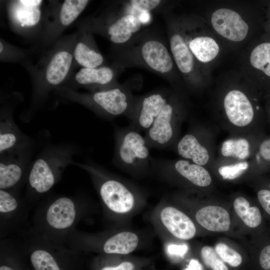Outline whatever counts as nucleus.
Masks as SVG:
<instances>
[{
  "label": "nucleus",
  "mask_w": 270,
  "mask_h": 270,
  "mask_svg": "<svg viewBox=\"0 0 270 270\" xmlns=\"http://www.w3.org/2000/svg\"><path fill=\"white\" fill-rule=\"evenodd\" d=\"M76 32L60 38L38 62L28 68L32 76L34 98L41 100L66 82L74 66L73 52Z\"/></svg>",
  "instance_id": "f257e3e1"
},
{
  "label": "nucleus",
  "mask_w": 270,
  "mask_h": 270,
  "mask_svg": "<svg viewBox=\"0 0 270 270\" xmlns=\"http://www.w3.org/2000/svg\"><path fill=\"white\" fill-rule=\"evenodd\" d=\"M114 163L134 174H142L150 170L149 147L144 136L128 126L115 130Z\"/></svg>",
  "instance_id": "f03ea898"
},
{
  "label": "nucleus",
  "mask_w": 270,
  "mask_h": 270,
  "mask_svg": "<svg viewBox=\"0 0 270 270\" xmlns=\"http://www.w3.org/2000/svg\"><path fill=\"white\" fill-rule=\"evenodd\" d=\"M57 90L60 91L67 98L110 117L126 115L130 118L136 106L130 94L118 88L100 90L91 94H80L62 86Z\"/></svg>",
  "instance_id": "7ed1b4c3"
},
{
  "label": "nucleus",
  "mask_w": 270,
  "mask_h": 270,
  "mask_svg": "<svg viewBox=\"0 0 270 270\" xmlns=\"http://www.w3.org/2000/svg\"><path fill=\"white\" fill-rule=\"evenodd\" d=\"M88 0H65L52 2L46 9L44 24L40 38L45 48L50 46L72 24L86 7Z\"/></svg>",
  "instance_id": "20e7f679"
},
{
  "label": "nucleus",
  "mask_w": 270,
  "mask_h": 270,
  "mask_svg": "<svg viewBox=\"0 0 270 270\" xmlns=\"http://www.w3.org/2000/svg\"><path fill=\"white\" fill-rule=\"evenodd\" d=\"M42 0H19L10 2L8 12L12 27L22 34L28 36L40 30L43 32L45 12L42 10Z\"/></svg>",
  "instance_id": "39448f33"
},
{
  "label": "nucleus",
  "mask_w": 270,
  "mask_h": 270,
  "mask_svg": "<svg viewBox=\"0 0 270 270\" xmlns=\"http://www.w3.org/2000/svg\"><path fill=\"white\" fill-rule=\"evenodd\" d=\"M88 166L102 178L99 193L106 206L117 214H126L130 211L136 202L135 194L132 190L118 180L104 176L96 167Z\"/></svg>",
  "instance_id": "423d86ee"
},
{
  "label": "nucleus",
  "mask_w": 270,
  "mask_h": 270,
  "mask_svg": "<svg viewBox=\"0 0 270 270\" xmlns=\"http://www.w3.org/2000/svg\"><path fill=\"white\" fill-rule=\"evenodd\" d=\"M179 114L174 102L168 99L144 136L149 148L162 149L174 139Z\"/></svg>",
  "instance_id": "0eeeda50"
},
{
  "label": "nucleus",
  "mask_w": 270,
  "mask_h": 270,
  "mask_svg": "<svg viewBox=\"0 0 270 270\" xmlns=\"http://www.w3.org/2000/svg\"><path fill=\"white\" fill-rule=\"evenodd\" d=\"M66 154L46 156L36 160L28 178L31 188L40 194L48 191L55 184L59 170L69 162L70 156Z\"/></svg>",
  "instance_id": "6e6552de"
},
{
  "label": "nucleus",
  "mask_w": 270,
  "mask_h": 270,
  "mask_svg": "<svg viewBox=\"0 0 270 270\" xmlns=\"http://www.w3.org/2000/svg\"><path fill=\"white\" fill-rule=\"evenodd\" d=\"M210 21L215 31L229 40L240 42L248 35V24L241 16L233 10L217 9L212 14Z\"/></svg>",
  "instance_id": "1a4fd4ad"
},
{
  "label": "nucleus",
  "mask_w": 270,
  "mask_h": 270,
  "mask_svg": "<svg viewBox=\"0 0 270 270\" xmlns=\"http://www.w3.org/2000/svg\"><path fill=\"white\" fill-rule=\"evenodd\" d=\"M150 167L176 173L198 186H208L212 182L210 175L206 168L186 160H179L172 162L164 158L151 156Z\"/></svg>",
  "instance_id": "9d476101"
},
{
  "label": "nucleus",
  "mask_w": 270,
  "mask_h": 270,
  "mask_svg": "<svg viewBox=\"0 0 270 270\" xmlns=\"http://www.w3.org/2000/svg\"><path fill=\"white\" fill-rule=\"evenodd\" d=\"M168 98L160 92L153 93L144 98L136 104L130 118V126L140 132L147 131L152 125Z\"/></svg>",
  "instance_id": "9b49d317"
},
{
  "label": "nucleus",
  "mask_w": 270,
  "mask_h": 270,
  "mask_svg": "<svg viewBox=\"0 0 270 270\" xmlns=\"http://www.w3.org/2000/svg\"><path fill=\"white\" fill-rule=\"evenodd\" d=\"M224 106L228 120L236 126H246L254 119L252 106L246 96L240 90H233L228 92L224 96Z\"/></svg>",
  "instance_id": "f8f14e48"
},
{
  "label": "nucleus",
  "mask_w": 270,
  "mask_h": 270,
  "mask_svg": "<svg viewBox=\"0 0 270 270\" xmlns=\"http://www.w3.org/2000/svg\"><path fill=\"white\" fill-rule=\"evenodd\" d=\"M160 218L168 230L178 239L188 240L196 234V226L192 220L174 207L168 206L162 208Z\"/></svg>",
  "instance_id": "ddd939ff"
},
{
  "label": "nucleus",
  "mask_w": 270,
  "mask_h": 270,
  "mask_svg": "<svg viewBox=\"0 0 270 270\" xmlns=\"http://www.w3.org/2000/svg\"><path fill=\"white\" fill-rule=\"evenodd\" d=\"M143 60L152 70L162 74L172 71L174 63L166 46L159 40H150L145 42L140 48Z\"/></svg>",
  "instance_id": "4468645a"
},
{
  "label": "nucleus",
  "mask_w": 270,
  "mask_h": 270,
  "mask_svg": "<svg viewBox=\"0 0 270 270\" xmlns=\"http://www.w3.org/2000/svg\"><path fill=\"white\" fill-rule=\"evenodd\" d=\"M74 202L68 197H61L48 208L46 220L48 225L56 230H65L74 223L76 216Z\"/></svg>",
  "instance_id": "2eb2a0df"
},
{
  "label": "nucleus",
  "mask_w": 270,
  "mask_h": 270,
  "mask_svg": "<svg viewBox=\"0 0 270 270\" xmlns=\"http://www.w3.org/2000/svg\"><path fill=\"white\" fill-rule=\"evenodd\" d=\"M89 32L79 28L74 48V58L75 64L82 68H95L104 62V57L96 50L92 42Z\"/></svg>",
  "instance_id": "dca6fc26"
},
{
  "label": "nucleus",
  "mask_w": 270,
  "mask_h": 270,
  "mask_svg": "<svg viewBox=\"0 0 270 270\" xmlns=\"http://www.w3.org/2000/svg\"><path fill=\"white\" fill-rule=\"evenodd\" d=\"M195 218L200 225L210 232H226L230 225L229 213L224 208L220 206L203 207L197 211Z\"/></svg>",
  "instance_id": "f3484780"
},
{
  "label": "nucleus",
  "mask_w": 270,
  "mask_h": 270,
  "mask_svg": "<svg viewBox=\"0 0 270 270\" xmlns=\"http://www.w3.org/2000/svg\"><path fill=\"white\" fill-rule=\"evenodd\" d=\"M142 22L137 16L132 14H125L107 24L105 34L112 42L122 44L128 41L134 34L140 30Z\"/></svg>",
  "instance_id": "a211bd4d"
},
{
  "label": "nucleus",
  "mask_w": 270,
  "mask_h": 270,
  "mask_svg": "<svg viewBox=\"0 0 270 270\" xmlns=\"http://www.w3.org/2000/svg\"><path fill=\"white\" fill-rule=\"evenodd\" d=\"M170 48L174 62L183 74H190L194 66V58L188 48L185 36L176 30L170 38Z\"/></svg>",
  "instance_id": "6ab92c4d"
},
{
  "label": "nucleus",
  "mask_w": 270,
  "mask_h": 270,
  "mask_svg": "<svg viewBox=\"0 0 270 270\" xmlns=\"http://www.w3.org/2000/svg\"><path fill=\"white\" fill-rule=\"evenodd\" d=\"M185 36L189 49L194 58L198 62L206 63L213 60L220 52V46L212 38L199 35L188 38Z\"/></svg>",
  "instance_id": "aec40b11"
},
{
  "label": "nucleus",
  "mask_w": 270,
  "mask_h": 270,
  "mask_svg": "<svg viewBox=\"0 0 270 270\" xmlns=\"http://www.w3.org/2000/svg\"><path fill=\"white\" fill-rule=\"evenodd\" d=\"M177 152L182 158L190 160L192 162L200 166L206 164L209 160L206 148L192 134H186L178 142Z\"/></svg>",
  "instance_id": "412c9836"
},
{
  "label": "nucleus",
  "mask_w": 270,
  "mask_h": 270,
  "mask_svg": "<svg viewBox=\"0 0 270 270\" xmlns=\"http://www.w3.org/2000/svg\"><path fill=\"white\" fill-rule=\"evenodd\" d=\"M114 72L110 67L82 68L75 74L74 80L81 86H106L112 80Z\"/></svg>",
  "instance_id": "4be33fe9"
},
{
  "label": "nucleus",
  "mask_w": 270,
  "mask_h": 270,
  "mask_svg": "<svg viewBox=\"0 0 270 270\" xmlns=\"http://www.w3.org/2000/svg\"><path fill=\"white\" fill-rule=\"evenodd\" d=\"M138 244V238L136 234L122 232L108 238L103 245V250L109 254H126L133 252Z\"/></svg>",
  "instance_id": "5701e85b"
},
{
  "label": "nucleus",
  "mask_w": 270,
  "mask_h": 270,
  "mask_svg": "<svg viewBox=\"0 0 270 270\" xmlns=\"http://www.w3.org/2000/svg\"><path fill=\"white\" fill-rule=\"evenodd\" d=\"M22 141V135L10 118H2L0 123L1 155L12 152Z\"/></svg>",
  "instance_id": "b1692460"
},
{
  "label": "nucleus",
  "mask_w": 270,
  "mask_h": 270,
  "mask_svg": "<svg viewBox=\"0 0 270 270\" xmlns=\"http://www.w3.org/2000/svg\"><path fill=\"white\" fill-rule=\"evenodd\" d=\"M23 169L20 162L12 158L1 159L0 188L6 190L13 187L20 180Z\"/></svg>",
  "instance_id": "393cba45"
},
{
  "label": "nucleus",
  "mask_w": 270,
  "mask_h": 270,
  "mask_svg": "<svg viewBox=\"0 0 270 270\" xmlns=\"http://www.w3.org/2000/svg\"><path fill=\"white\" fill-rule=\"evenodd\" d=\"M233 204L236 214L246 226L254 228L260 224L262 216L260 210L256 206H250L246 198L238 197Z\"/></svg>",
  "instance_id": "a878e982"
},
{
  "label": "nucleus",
  "mask_w": 270,
  "mask_h": 270,
  "mask_svg": "<svg viewBox=\"0 0 270 270\" xmlns=\"http://www.w3.org/2000/svg\"><path fill=\"white\" fill-rule=\"evenodd\" d=\"M250 62L252 66L270 77V42H263L252 51Z\"/></svg>",
  "instance_id": "bb28decb"
},
{
  "label": "nucleus",
  "mask_w": 270,
  "mask_h": 270,
  "mask_svg": "<svg viewBox=\"0 0 270 270\" xmlns=\"http://www.w3.org/2000/svg\"><path fill=\"white\" fill-rule=\"evenodd\" d=\"M249 148V143L244 138L228 140L223 142L221 152L224 156L244 159L250 154Z\"/></svg>",
  "instance_id": "cd10ccee"
},
{
  "label": "nucleus",
  "mask_w": 270,
  "mask_h": 270,
  "mask_svg": "<svg viewBox=\"0 0 270 270\" xmlns=\"http://www.w3.org/2000/svg\"><path fill=\"white\" fill-rule=\"evenodd\" d=\"M30 260L35 270H60L53 256L44 249L34 250Z\"/></svg>",
  "instance_id": "c85d7f7f"
},
{
  "label": "nucleus",
  "mask_w": 270,
  "mask_h": 270,
  "mask_svg": "<svg viewBox=\"0 0 270 270\" xmlns=\"http://www.w3.org/2000/svg\"><path fill=\"white\" fill-rule=\"evenodd\" d=\"M214 250L220 259L229 267L240 268L244 262L242 256L236 250L224 243H218Z\"/></svg>",
  "instance_id": "c756f323"
},
{
  "label": "nucleus",
  "mask_w": 270,
  "mask_h": 270,
  "mask_svg": "<svg viewBox=\"0 0 270 270\" xmlns=\"http://www.w3.org/2000/svg\"><path fill=\"white\" fill-rule=\"evenodd\" d=\"M200 257L204 265L210 270H230L229 266L220 259L214 248L210 246L202 248Z\"/></svg>",
  "instance_id": "7c9ffc66"
},
{
  "label": "nucleus",
  "mask_w": 270,
  "mask_h": 270,
  "mask_svg": "<svg viewBox=\"0 0 270 270\" xmlns=\"http://www.w3.org/2000/svg\"><path fill=\"white\" fill-rule=\"evenodd\" d=\"M0 60L3 61L18 62L26 56V54L22 50L10 46L2 40L0 42Z\"/></svg>",
  "instance_id": "2f4dec72"
},
{
  "label": "nucleus",
  "mask_w": 270,
  "mask_h": 270,
  "mask_svg": "<svg viewBox=\"0 0 270 270\" xmlns=\"http://www.w3.org/2000/svg\"><path fill=\"white\" fill-rule=\"evenodd\" d=\"M248 166L247 162H241L234 164L222 166L219 168L218 172L224 179L234 180L240 176Z\"/></svg>",
  "instance_id": "473e14b6"
},
{
  "label": "nucleus",
  "mask_w": 270,
  "mask_h": 270,
  "mask_svg": "<svg viewBox=\"0 0 270 270\" xmlns=\"http://www.w3.org/2000/svg\"><path fill=\"white\" fill-rule=\"evenodd\" d=\"M18 206L16 198L6 190H0V212L1 214L14 212Z\"/></svg>",
  "instance_id": "72a5a7b5"
},
{
  "label": "nucleus",
  "mask_w": 270,
  "mask_h": 270,
  "mask_svg": "<svg viewBox=\"0 0 270 270\" xmlns=\"http://www.w3.org/2000/svg\"><path fill=\"white\" fill-rule=\"evenodd\" d=\"M160 2V0H132L130 4L136 10L141 12H148L156 8Z\"/></svg>",
  "instance_id": "f704fd0d"
},
{
  "label": "nucleus",
  "mask_w": 270,
  "mask_h": 270,
  "mask_svg": "<svg viewBox=\"0 0 270 270\" xmlns=\"http://www.w3.org/2000/svg\"><path fill=\"white\" fill-rule=\"evenodd\" d=\"M257 196L260 205L270 215V190H261L258 192Z\"/></svg>",
  "instance_id": "c9c22d12"
},
{
  "label": "nucleus",
  "mask_w": 270,
  "mask_h": 270,
  "mask_svg": "<svg viewBox=\"0 0 270 270\" xmlns=\"http://www.w3.org/2000/svg\"><path fill=\"white\" fill-rule=\"evenodd\" d=\"M258 154L264 162L270 163V138L261 142L258 148Z\"/></svg>",
  "instance_id": "e433bc0d"
},
{
  "label": "nucleus",
  "mask_w": 270,
  "mask_h": 270,
  "mask_svg": "<svg viewBox=\"0 0 270 270\" xmlns=\"http://www.w3.org/2000/svg\"><path fill=\"white\" fill-rule=\"evenodd\" d=\"M259 263L264 270H270V245L264 247L259 256Z\"/></svg>",
  "instance_id": "4c0bfd02"
},
{
  "label": "nucleus",
  "mask_w": 270,
  "mask_h": 270,
  "mask_svg": "<svg viewBox=\"0 0 270 270\" xmlns=\"http://www.w3.org/2000/svg\"><path fill=\"white\" fill-rule=\"evenodd\" d=\"M188 247L186 245L170 244L167 248L168 253L172 256H182L188 251Z\"/></svg>",
  "instance_id": "58836bf2"
},
{
  "label": "nucleus",
  "mask_w": 270,
  "mask_h": 270,
  "mask_svg": "<svg viewBox=\"0 0 270 270\" xmlns=\"http://www.w3.org/2000/svg\"><path fill=\"white\" fill-rule=\"evenodd\" d=\"M134 267V265L132 262H124L118 266L104 267L100 270H133Z\"/></svg>",
  "instance_id": "ea45409f"
},
{
  "label": "nucleus",
  "mask_w": 270,
  "mask_h": 270,
  "mask_svg": "<svg viewBox=\"0 0 270 270\" xmlns=\"http://www.w3.org/2000/svg\"><path fill=\"white\" fill-rule=\"evenodd\" d=\"M183 270H204L202 265L196 259H192Z\"/></svg>",
  "instance_id": "a19ab883"
},
{
  "label": "nucleus",
  "mask_w": 270,
  "mask_h": 270,
  "mask_svg": "<svg viewBox=\"0 0 270 270\" xmlns=\"http://www.w3.org/2000/svg\"><path fill=\"white\" fill-rule=\"evenodd\" d=\"M0 270H15L7 266H1L0 267Z\"/></svg>",
  "instance_id": "79ce46f5"
},
{
  "label": "nucleus",
  "mask_w": 270,
  "mask_h": 270,
  "mask_svg": "<svg viewBox=\"0 0 270 270\" xmlns=\"http://www.w3.org/2000/svg\"></svg>",
  "instance_id": "37998d69"
}]
</instances>
